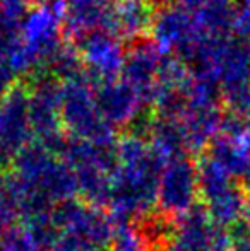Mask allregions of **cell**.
Listing matches in <instances>:
<instances>
[{"label":"cell","mask_w":250,"mask_h":251,"mask_svg":"<svg viewBox=\"0 0 250 251\" xmlns=\"http://www.w3.org/2000/svg\"><path fill=\"white\" fill-rule=\"evenodd\" d=\"M165 53L154 45L153 40H139L127 48L122 77L129 86H132L146 100L149 108L153 106L154 87L158 74L163 63ZM153 111V109H151Z\"/></svg>","instance_id":"obj_10"},{"label":"cell","mask_w":250,"mask_h":251,"mask_svg":"<svg viewBox=\"0 0 250 251\" xmlns=\"http://www.w3.org/2000/svg\"><path fill=\"white\" fill-rule=\"evenodd\" d=\"M231 34L237 40L250 43V0H237Z\"/></svg>","instance_id":"obj_16"},{"label":"cell","mask_w":250,"mask_h":251,"mask_svg":"<svg viewBox=\"0 0 250 251\" xmlns=\"http://www.w3.org/2000/svg\"><path fill=\"white\" fill-rule=\"evenodd\" d=\"M28 5L29 3H33V5H40V3H47V2H52V0H26Z\"/></svg>","instance_id":"obj_21"},{"label":"cell","mask_w":250,"mask_h":251,"mask_svg":"<svg viewBox=\"0 0 250 251\" xmlns=\"http://www.w3.org/2000/svg\"><path fill=\"white\" fill-rule=\"evenodd\" d=\"M235 7L237 0H206L199 10L194 14L197 26L207 38H223L231 36L235 19Z\"/></svg>","instance_id":"obj_13"},{"label":"cell","mask_w":250,"mask_h":251,"mask_svg":"<svg viewBox=\"0 0 250 251\" xmlns=\"http://www.w3.org/2000/svg\"><path fill=\"white\" fill-rule=\"evenodd\" d=\"M110 251H154L132 224H118Z\"/></svg>","instance_id":"obj_14"},{"label":"cell","mask_w":250,"mask_h":251,"mask_svg":"<svg viewBox=\"0 0 250 251\" xmlns=\"http://www.w3.org/2000/svg\"><path fill=\"white\" fill-rule=\"evenodd\" d=\"M117 159L107 210L117 224H134L153 214L158 205V185L165 164L149 140L132 132L118 139Z\"/></svg>","instance_id":"obj_1"},{"label":"cell","mask_w":250,"mask_h":251,"mask_svg":"<svg viewBox=\"0 0 250 251\" xmlns=\"http://www.w3.org/2000/svg\"><path fill=\"white\" fill-rule=\"evenodd\" d=\"M55 238L45 251H110L117 222L107 208L67 200L52 210Z\"/></svg>","instance_id":"obj_2"},{"label":"cell","mask_w":250,"mask_h":251,"mask_svg":"<svg viewBox=\"0 0 250 251\" xmlns=\"http://www.w3.org/2000/svg\"><path fill=\"white\" fill-rule=\"evenodd\" d=\"M245 221H247V226L250 227V193H249V201H247V212H245Z\"/></svg>","instance_id":"obj_20"},{"label":"cell","mask_w":250,"mask_h":251,"mask_svg":"<svg viewBox=\"0 0 250 251\" xmlns=\"http://www.w3.org/2000/svg\"><path fill=\"white\" fill-rule=\"evenodd\" d=\"M86 74L94 84L122 77L125 62V43L111 31L100 29L77 41Z\"/></svg>","instance_id":"obj_9"},{"label":"cell","mask_w":250,"mask_h":251,"mask_svg":"<svg viewBox=\"0 0 250 251\" xmlns=\"http://www.w3.org/2000/svg\"><path fill=\"white\" fill-rule=\"evenodd\" d=\"M156 2H158V3H163V5H165V3H168L170 0H156Z\"/></svg>","instance_id":"obj_22"},{"label":"cell","mask_w":250,"mask_h":251,"mask_svg":"<svg viewBox=\"0 0 250 251\" xmlns=\"http://www.w3.org/2000/svg\"><path fill=\"white\" fill-rule=\"evenodd\" d=\"M33 140L29 86L26 80H19L0 98V173L9 171Z\"/></svg>","instance_id":"obj_4"},{"label":"cell","mask_w":250,"mask_h":251,"mask_svg":"<svg viewBox=\"0 0 250 251\" xmlns=\"http://www.w3.org/2000/svg\"><path fill=\"white\" fill-rule=\"evenodd\" d=\"M107 2H108V3H110V0H107ZM113 2H115V0H113Z\"/></svg>","instance_id":"obj_23"},{"label":"cell","mask_w":250,"mask_h":251,"mask_svg":"<svg viewBox=\"0 0 250 251\" xmlns=\"http://www.w3.org/2000/svg\"><path fill=\"white\" fill-rule=\"evenodd\" d=\"M158 9L156 0H115L110 5L107 29L132 45L151 33Z\"/></svg>","instance_id":"obj_11"},{"label":"cell","mask_w":250,"mask_h":251,"mask_svg":"<svg viewBox=\"0 0 250 251\" xmlns=\"http://www.w3.org/2000/svg\"><path fill=\"white\" fill-rule=\"evenodd\" d=\"M206 2V0H177V3L180 7H184L185 10H189L190 14H195L197 10L200 9V7H202V3Z\"/></svg>","instance_id":"obj_19"},{"label":"cell","mask_w":250,"mask_h":251,"mask_svg":"<svg viewBox=\"0 0 250 251\" xmlns=\"http://www.w3.org/2000/svg\"><path fill=\"white\" fill-rule=\"evenodd\" d=\"M96 102L103 120L111 128H132L153 115L149 104L124 79L94 84Z\"/></svg>","instance_id":"obj_8"},{"label":"cell","mask_w":250,"mask_h":251,"mask_svg":"<svg viewBox=\"0 0 250 251\" xmlns=\"http://www.w3.org/2000/svg\"><path fill=\"white\" fill-rule=\"evenodd\" d=\"M0 251H43L23 227H12L0 239Z\"/></svg>","instance_id":"obj_15"},{"label":"cell","mask_w":250,"mask_h":251,"mask_svg":"<svg viewBox=\"0 0 250 251\" xmlns=\"http://www.w3.org/2000/svg\"><path fill=\"white\" fill-rule=\"evenodd\" d=\"M238 181L244 185V188L250 190V147L247 151V155H245V161H244V168H242V173L238 176Z\"/></svg>","instance_id":"obj_18"},{"label":"cell","mask_w":250,"mask_h":251,"mask_svg":"<svg viewBox=\"0 0 250 251\" xmlns=\"http://www.w3.org/2000/svg\"><path fill=\"white\" fill-rule=\"evenodd\" d=\"M231 234L214 224L202 205L177 219L163 251H228Z\"/></svg>","instance_id":"obj_7"},{"label":"cell","mask_w":250,"mask_h":251,"mask_svg":"<svg viewBox=\"0 0 250 251\" xmlns=\"http://www.w3.org/2000/svg\"><path fill=\"white\" fill-rule=\"evenodd\" d=\"M60 118L63 132L72 139L96 144H113L118 140L115 128L105 122L98 109L94 82L87 74L62 82Z\"/></svg>","instance_id":"obj_3"},{"label":"cell","mask_w":250,"mask_h":251,"mask_svg":"<svg viewBox=\"0 0 250 251\" xmlns=\"http://www.w3.org/2000/svg\"><path fill=\"white\" fill-rule=\"evenodd\" d=\"M63 36L81 41L91 33L107 29L110 3L107 0H60Z\"/></svg>","instance_id":"obj_12"},{"label":"cell","mask_w":250,"mask_h":251,"mask_svg":"<svg viewBox=\"0 0 250 251\" xmlns=\"http://www.w3.org/2000/svg\"><path fill=\"white\" fill-rule=\"evenodd\" d=\"M199 200L197 161H194L190 155H184L167 162L161 169L158 185L160 214L177 221L195 208Z\"/></svg>","instance_id":"obj_6"},{"label":"cell","mask_w":250,"mask_h":251,"mask_svg":"<svg viewBox=\"0 0 250 251\" xmlns=\"http://www.w3.org/2000/svg\"><path fill=\"white\" fill-rule=\"evenodd\" d=\"M151 34V40L165 55L177 56L185 65L207 38L197 26L195 17L178 3H165L158 9Z\"/></svg>","instance_id":"obj_5"},{"label":"cell","mask_w":250,"mask_h":251,"mask_svg":"<svg viewBox=\"0 0 250 251\" xmlns=\"http://www.w3.org/2000/svg\"><path fill=\"white\" fill-rule=\"evenodd\" d=\"M228 251H250V227L238 229L237 234H231V243Z\"/></svg>","instance_id":"obj_17"}]
</instances>
